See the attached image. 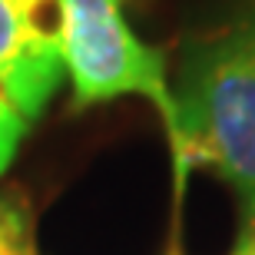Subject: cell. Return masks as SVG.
I'll list each match as a JSON object with an SVG mask.
<instances>
[{"mask_svg": "<svg viewBox=\"0 0 255 255\" xmlns=\"http://www.w3.org/2000/svg\"><path fill=\"white\" fill-rule=\"evenodd\" d=\"M176 96V176L212 166L239 199V242L255 226V0L186 47Z\"/></svg>", "mask_w": 255, "mask_h": 255, "instance_id": "cell-1", "label": "cell"}, {"mask_svg": "<svg viewBox=\"0 0 255 255\" xmlns=\"http://www.w3.org/2000/svg\"><path fill=\"white\" fill-rule=\"evenodd\" d=\"M60 60L76 106L116 96H142L156 106L169 146H176V96L166 80L162 50L136 37L123 0H57Z\"/></svg>", "mask_w": 255, "mask_h": 255, "instance_id": "cell-2", "label": "cell"}, {"mask_svg": "<svg viewBox=\"0 0 255 255\" xmlns=\"http://www.w3.org/2000/svg\"><path fill=\"white\" fill-rule=\"evenodd\" d=\"M63 76L57 0H0V93L37 120Z\"/></svg>", "mask_w": 255, "mask_h": 255, "instance_id": "cell-3", "label": "cell"}, {"mask_svg": "<svg viewBox=\"0 0 255 255\" xmlns=\"http://www.w3.org/2000/svg\"><path fill=\"white\" fill-rule=\"evenodd\" d=\"M23 129H27V120L7 103L0 110V176H3V169H7L10 159H13ZM20 239H23V226H20L17 212L0 202V249H17Z\"/></svg>", "mask_w": 255, "mask_h": 255, "instance_id": "cell-4", "label": "cell"}, {"mask_svg": "<svg viewBox=\"0 0 255 255\" xmlns=\"http://www.w3.org/2000/svg\"><path fill=\"white\" fill-rule=\"evenodd\" d=\"M236 252H249V255H255V226H252V232H249L242 242H236Z\"/></svg>", "mask_w": 255, "mask_h": 255, "instance_id": "cell-5", "label": "cell"}, {"mask_svg": "<svg viewBox=\"0 0 255 255\" xmlns=\"http://www.w3.org/2000/svg\"><path fill=\"white\" fill-rule=\"evenodd\" d=\"M7 255H30V252H27V249H23V246H20V249H10Z\"/></svg>", "mask_w": 255, "mask_h": 255, "instance_id": "cell-6", "label": "cell"}, {"mask_svg": "<svg viewBox=\"0 0 255 255\" xmlns=\"http://www.w3.org/2000/svg\"><path fill=\"white\" fill-rule=\"evenodd\" d=\"M3 106H7V96H3V93H0V110H3Z\"/></svg>", "mask_w": 255, "mask_h": 255, "instance_id": "cell-7", "label": "cell"}, {"mask_svg": "<svg viewBox=\"0 0 255 255\" xmlns=\"http://www.w3.org/2000/svg\"><path fill=\"white\" fill-rule=\"evenodd\" d=\"M17 249H20V246H17ZM7 252H10V249H0V255H7Z\"/></svg>", "mask_w": 255, "mask_h": 255, "instance_id": "cell-8", "label": "cell"}, {"mask_svg": "<svg viewBox=\"0 0 255 255\" xmlns=\"http://www.w3.org/2000/svg\"><path fill=\"white\" fill-rule=\"evenodd\" d=\"M232 255H249V252H232Z\"/></svg>", "mask_w": 255, "mask_h": 255, "instance_id": "cell-9", "label": "cell"}]
</instances>
